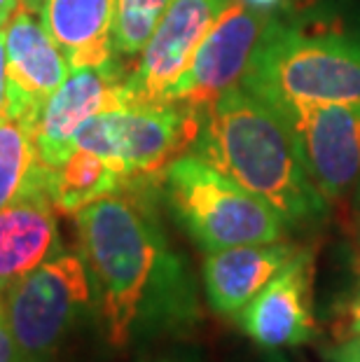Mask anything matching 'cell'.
<instances>
[{"label":"cell","instance_id":"1","mask_svg":"<svg viewBox=\"0 0 360 362\" xmlns=\"http://www.w3.org/2000/svg\"><path fill=\"white\" fill-rule=\"evenodd\" d=\"M105 341L129 349L180 332L197 320V292L185 262L168 245L152 206L132 187L75 213Z\"/></svg>","mask_w":360,"mask_h":362},{"label":"cell","instance_id":"2","mask_svg":"<svg viewBox=\"0 0 360 362\" xmlns=\"http://www.w3.org/2000/svg\"><path fill=\"white\" fill-rule=\"evenodd\" d=\"M192 152L269 204L290 225L323 218L327 211L286 115L243 84L229 89L204 115Z\"/></svg>","mask_w":360,"mask_h":362},{"label":"cell","instance_id":"3","mask_svg":"<svg viewBox=\"0 0 360 362\" xmlns=\"http://www.w3.org/2000/svg\"><path fill=\"white\" fill-rule=\"evenodd\" d=\"M241 84L279 110L360 103V37L304 33L274 17Z\"/></svg>","mask_w":360,"mask_h":362},{"label":"cell","instance_id":"4","mask_svg":"<svg viewBox=\"0 0 360 362\" xmlns=\"http://www.w3.org/2000/svg\"><path fill=\"white\" fill-rule=\"evenodd\" d=\"M164 194L182 229L206 252L286 236L288 222L262 199L250 194L194 152L166 166Z\"/></svg>","mask_w":360,"mask_h":362},{"label":"cell","instance_id":"5","mask_svg":"<svg viewBox=\"0 0 360 362\" xmlns=\"http://www.w3.org/2000/svg\"><path fill=\"white\" fill-rule=\"evenodd\" d=\"M91 306L94 288L75 252H57L5 288V318L24 362H57Z\"/></svg>","mask_w":360,"mask_h":362},{"label":"cell","instance_id":"6","mask_svg":"<svg viewBox=\"0 0 360 362\" xmlns=\"http://www.w3.org/2000/svg\"><path fill=\"white\" fill-rule=\"evenodd\" d=\"M202 122V115L178 103L127 105L84 122L75 148L110 161L136 187V182L162 180L166 166L194 145Z\"/></svg>","mask_w":360,"mask_h":362},{"label":"cell","instance_id":"7","mask_svg":"<svg viewBox=\"0 0 360 362\" xmlns=\"http://www.w3.org/2000/svg\"><path fill=\"white\" fill-rule=\"evenodd\" d=\"M272 19L267 7L232 0L199 45L192 64L171 89L166 103H178L204 117L229 89L241 84Z\"/></svg>","mask_w":360,"mask_h":362},{"label":"cell","instance_id":"8","mask_svg":"<svg viewBox=\"0 0 360 362\" xmlns=\"http://www.w3.org/2000/svg\"><path fill=\"white\" fill-rule=\"evenodd\" d=\"M229 3L232 0H171L141 52L139 66L127 78L129 105L166 103Z\"/></svg>","mask_w":360,"mask_h":362},{"label":"cell","instance_id":"9","mask_svg":"<svg viewBox=\"0 0 360 362\" xmlns=\"http://www.w3.org/2000/svg\"><path fill=\"white\" fill-rule=\"evenodd\" d=\"M300 141L313 187L327 204L360 197V103L304 105L281 110Z\"/></svg>","mask_w":360,"mask_h":362},{"label":"cell","instance_id":"10","mask_svg":"<svg viewBox=\"0 0 360 362\" xmlns=\"http://www.w3.org/2000/svg\"><path fill=\"white\" fill-rule=\"evenodd\" d=\"M127 78L129 75L122 73V66L115 59L105 66L71 71L30 124L42 166L54 168L68 159L75 150V136L87 119L129 105Z\"/></svg>","mask_w":360,"mask_h":362},{"label":"cell","instance_id":"11","mask_svg":"<svg viewBox=\"0 0 360 362\" xmlns=\"http://www.w3.org/2000/svg\"><path fill=\"white\" fill-rule=\"evenodd\" d=\"M236 325L262 349H290L316 337L313 252L300 248L274 279L234 315Z\"/></svg>","mask_w":360,"mask_h":362},{"label":"cell","instance_id":"12","mask_svg":"<svg viewBox=\"0 0 360 362\" xmlns=\"http://www.w3.org/2000/svg\"><path fill=\"white\" fill-rule=\"evenodd\" d=\"M35 12L17 7L3 28L7 52V115L30 127L45 101L71 75V64Z\"/></svg>","mask_w":360,"mask_h":362},{"label":"cell","instance_id":"13","mask_svg":"<svg viewBox=\"0 0 360 362\" xmlns=\"http://www.w3.org/2000/svg\"><path fill=\"white\" fill-rule=\"evenodd\" d=\"M57 252H61L57 206L50 197L45 166L37 164L19 194L0 208V288Z\"/></svg>","mask_w":360,"mask_h":362},{"label":"cell","instance_id":"14","mask_svg":"<svg viewBox=\"0 0 360 362\" xmlns=\"http://www.w3.org/2000/svg\"><path fill=\"white\" fill-rule=\"evenodd\" d=\"M297 252L300 248L283 238L206 252L204 288L211 309L234 318Z\"/></svg>","mask_w":360,"mask_h":362},{"label":"cell","instance_id":"15","mask_svg":"<svg viewBox=\"0 0 360 362\" xmlns=\"http://www.w3.org/2000/svg\"><path fill=\"white\" fill-rule=\"evenodd\" d=\"M40 17L73 71L115 59V0H45Z\"/></svg>","mask_w":360,"mask_h":362},{"label":"cell","instance_id":"16","mask_svg":"<svg viewBox=\"0 0 360 362\" xmlns=\"http://www.w3.org/2000/svg\"><path fill=\"white\" fill-rule=\"evenodd\" d=\"M45 175L52 202L59 213L66 215H75L98 199L132 187L127 175L117 171L110 161L80 148H75L59 166H45Z\"/></svg>","mask_w":360,"mask_h":362},{"label":"cell","instance_id":"17","mask_svg":"<svg viewBox=\"0 0 360 362\" xmlns=\"http://www.w3.org/2000/svg\"><path fill=\"white\" fill-rule=\"evenodd\" d=\"M37 164L30 127L10 115L0 117V208L19 194Z\"/></svg>","mask_w":360,"mask_h":362},{"label":"cell","instance_id":"18","mask_svg":"<svg viewBox=\"0 0 360 362\" xmlns=\"http://www.w3.org/2000/svg\"><path fill=\"white\" fill-rule=\"evenodd\" d=\"M168 5L171 0H115V54H141Z\"/></svg>","mask_w":360,"mask_h":362},{"label":"cell","instance_id":"19","mask_svg":"<svg viewBox=\"0 0 360 362\" xmlns=\"http://www.w3.org/2000/svg\"><path fill=\"white\" fill-rule=\"evenodd\" d=\"M360 334V281L356 290L344 299L332 318V337L335 341H344V339Z\"/></svg>","mask_w":360,"mask_h":362},{"label":"cell","instance_id":"20","mask_svg":"<svg viewBox=\"0 0 360 362\" xmlns=\"http://www.w3.org/2000/svg\"><path fill=\"white\" fill-rule=\"evenodd\" d=\"M323 356L327 362H360V334L335 341V346L325 349Z\"/></svg>","mask_w":360,"mask_h":362},{"label":"cell","instance_id":"21","mask_svg":"<svg viewBox=\"0 0 360 362\" xmlns=\"http://www.w3.org/2000/svg\"><path fill=\"white\" fill-rule=\"evenodd\" d=\"M0 362H24L19 353V346L12 337V329L7 325L5 311L0 313Z\"/></svg>","mask_w":360,"mask_h":362},{"label":"cell","instance_id":"22","mask_svg":"<svg viewBox=\"0 0 360 362\" xmlns=\"http://www.w3.org/2000/svg\"><path fill=\"white\" fill-rule=\"evenodd\" d=\"M7 115V52H5V35L0 30V117Z\"/></svg>","mask_w":360,"mask_h":362},{"label":"cell","instance_id":"23","mask_svg":"<svg viewBox=\"0 0 360 362\" xmlns=\"http://www.w3.org/2000/svg\"><path fill=\"white\" fill-rule=\"evenodd\" d=\"M19 7V0H0V30L5 28L7 19L12 17V12Z\"/></svg>","mask_w":360,"mask_h":362},{"label":"cell","instance_id":"24","mask_svg":"<svg viewBox=\"0 0 360 362\" xmlns=\"http://www.w3.org/2000/svg\"><path fill=\"white\" fill-rule=\"evenodd\" d=\"M139 362H192L187 356H157V358H145Z\"/></svg>","mask_w":360,"mask_h":362},{"label":"cell","instance_id":"25","mask_svg":"<svg viewBox=\"0 0 360 362\" xmlns=\"http://www.w3.org/2000/svg\"><path fill=\"white\" fill-rule=\"evenodd\" d=\"M42 3H45V0H19V5H21V7H26V10H30V12H37V14H40V7H42Z\"/></svg>","mask_w":360,"mask_h":362},{"label":"cell","instance_id":"26","mask_svg":"<svg viewBox=\"0 0 360 362\" xmlns=\"http://www.w3.org/2000/svg\"><path fill=\"white\" fill-rule=\"evenodd\" d=\"M246 3L255 5V7H267V10H269V7H272L274 3H279V0H246Z\"/></svg>","mask_w":360,"mask_h":362},{"label":"cell","instance_id":"27","mask_svg":"<svg viewBox=\"0 0 360 362\" xmlns=\"http://www.w3.org/2000/svg\"><path fill=\"white\" fill-rule=\"evenodd\" d=\"M356 269L360 272V225H358V236H356Z\"/></svg>","mask_w":360,"mask_h":362},{"label":"cell","instance_id":"28","mask_svg":"<svg viewBox=\"0 0 360 362\" xmlns=\"http://www.w3.org/2000/svg\"><path fill=\"white\" fill-rule=\"evenodd\" d=\"M5 311V288H0V313Z\"/></svg>","mask_w":360,"mask_h":362}]
</instances>
